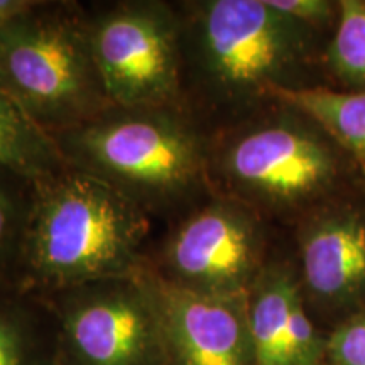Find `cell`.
<instances>
[{"label": "cell", "instance_id": "5b68a950", "mask_svg": "<svg viewBox=\"0 0 365 365\" xmlns=\"http://www.w3.org/2000/svg\"><path fill=\"white\" fill-rule=\"evenodd\" d=\"M0 61L7 93L51 135L113 108L76 7L41 2L4 27Z\"/></svg>", "mask_w": 365, "mask_h": 365}, {"label": "cell", "instance_id": "5bb4252c", "mask_svg": "<svg viewBox=\"0 0 365 365\" xmlns=\"http://www.w3.org/2000/svg\"><path fill=\"white\" fill-rule=\"evenodd\" d=\"M29 293L0 279V365H48V346Z\"/></svg>", "mask_w": 365, "mask_h": 365}, {"label": "cell", "instance_id": "9a60e30c", "mask_svg": "<svg viewBox=\"0 0 365 365\" xmlns=\"http://www.w3.org/2000/svg\"><path fill=\"white\" fill-rule=\"evenodd\" d=\"M333 88L365 91V0H340V17L325 51Z\"/></svg>", "mask_w": 365, "mask_h": 365}, {"label": "cell", "instance_id": "d6986e66", "mask_svg": "<svg viewBox=\"0 0 365 365\" xmlns=\"http://www.w3.org/2000/svg\"><path fill=\"white\" fill-rule=\"evenodd\" d=\"M39 0H0V31L39 6Z\"/></svg>", "mask_w": 365, "mask_h": 365}, {"label": "cell", "instance_id": "2e32d148", "mask_svg": "<svg viewBox=\"0 0 365 365\" xmlns=\"http://www.w3.org/2000/svg\"><path fill=\"white\" fill-rule=\"evenodd\" d=\"M36 182L0 170V279H14Z\"/></svg>", "mask_w": 365, "mask_h": 365}, {"label": "cell", "instance_id": "52a82bcc", "mask_svg": "<svg viewBox=\"0 0 365 365\" xmlns=\"http://www.w3.org/2000/svg\"><path fill=\"white\" fill-rule=\"evenodd\" d=\"M272 228L254 210L212 191L178 222L148 266L200 293L247 294L277 254Z\"/></svg>", "mask_w": 365, "mask_h": 365}, {"label": "cell", "instance_id": "4fadbf2b", "mask_svg": "<svg viewBox=\"0 0 365 365\" xmlns=\"http://www.w3.org/2000/svg\"><path fill=\"white\" fill-rule=\"evenodd\" d=\"M272 98L293 105L314 118L365 173V91L317 86L276 90Z\"/></svg>", "mask_w": 365, "mask_h": 365}, {"label": "cell", "instance_id": "3957f363", "mask_svg": "<svg viewBox=\"0 0 365 365\" xmlns=\"http://www.w3.org/2000/svg\"><path fill=\"white\" fill-rule=\"evenodd\" d=\"M150 215L112 186L68 166L36 182L12 282L63 291L148 266Z\"/></svg>", "mask_w": 365, "mask_h": 365}, {"label": "cell", "instance_id": "6da1fadb", "mask_svg": "<svg viewBox=\"0 0 365 365\" xmlns=\"http://www.w3.org/2000/svg\"><path fill=\"white\" fill-rule=\"evenodd\" d=\"M178 11L186 108L208 132L276 102V90L333 86L330 38L269 0H195Z\"/></svg>", "mask_w": 365, "mask_h": 365}, {"label": "cell", "instance_id": "30bf717a", "mask_svg": "<svg viewBox=\"0 0 365 365\" xmlns=\"http://www.w3.org/2000/svg\"><path fill=\"white\" fill-rule=\"evenodd\" d=\"M148 271L166 365H255L247 294L200 293Z\"/></svg>", "mask_w": 365, "mask_h": 365}, {"label": "cell", "instance_id": "ba28073f", "mask_svg": "<svg viewBox=\"0 0 365 365\" xmlns=\"http://www.w3.org/2000/svg\"><path fill=\"white\" fill-rule=\"evenodd\" d=\"M56 294L66 365H166L148 266Z\"/></svg>", "mask_w": 365, "mask_h": 365}, {"label": "cell", "instance_id": "9c48e42d", "mask_svg": "<svg viewBox=\"0 0 365 365\" xmlns=\"http://www.w3.org/2000/svg\"><path fill=\"white\" fill-rule=\"evenodd\" d=\"M307 309L327 333L365 313V186L314 210L291 228Z\"/></svg>", "mask_w": 365, "mask_h": 365}, {"label": "cell", "instance_id": "e0dca14e", "mask_svg": "<svg viewBox=\"0 0 365 365\" xmlns=\"http://www.w3.org/2000/svg\"><path fill=\"white\" fill-rule=\"evenodd\" d=\"M325 365H365V313L328 331Z\"/></svg>", "mask_w": 365, "mask_h": 365}, {"label": "cell", "instance_id": "7c38bea8", "mask_svg": "<svg viewBox=\"0 0 365 365\" xmlns=\"http://www.w3.org/2000/svg\"><path fill=\"white\" fill-rule=\"evenodd\" d=\"M66 168L53 135L11 95L0 91V170L39 182Z\"/></svg>", "mask_w": 365, "mask_h": 365}, {"label": "cell", "instance_id": "ffe728a7", "mask_svg": "<svg viewBox=\"0 0 365 365\" xmlns=\"http://www.w3.org/2000/svg\"><path fill=\"white\" fill-rule=\"evenodd\" d=\"M0 91H6V81H4V70H2V61H0ZM7 93V91H6Z\"/></svg>", "mask_w": 365, "mask_h": 365}, {"label": "cell", "instance_id": "7a4b0ae2", "mask_svg": "<svg viewBox=\"0 0 365 365\" xmlns=\"http://www.w3.org/2000/svg\"><path fill=\"white\" fill-rule=\"evenodd\" d=\"M215 193L293 228L314 210L365 186V173L314 118L286 102L208 134Z\"/></svg>", "mask_w": 365, "mask_h": 365}, {"label": "cell", "instance_id": "8992f818", "mask_svg": "<svg viewBox=\"0 0 365 365\" xmlns=\"http://www.w3.org/2000/svg\"><path fill=\"white\" fill-rule=\"evenodd\" d=\"M86 29L113 107L188 112L178 7L156 0L118 2L86 16Z\"/></svg>", "mask_w": 365, "mask_h": 365}, {"label": "cell", "instance_id": "ac0fdd59", "mask_svg": "<svg viewBox=\"0 0 365 365\" xmlns=\"http://www.w3.org/2000/svg\"><path fill=\"white\" fill-rule=\"evenodd\" d=\"M269 4L327 38H331L340 17V0H269Z\"/></svg>", "mask_w": 365, "mask_h": 365}, {"label": "cell", "instance_id": "8fae6325", "mask_svg": "<svg viewBox=\"0 0 365 365\" xmlns=\"http://www.w3.org/2000/svg\"><path fill=\"white\" fill-rule=\"evenodd\" d=\"M298 294L293 257L276 254L247 293L255 365H294L289 318Z\"/></svg>", "mask_w": 365, "mask_h": 365}, {"label": "cell", "instance_id": "277c9868", "mask_svg": "<svg viewBox=\"0 0 365 365\" xmlns=\"http://www.w3.org/2000/svg\"><path fill=\"white\" fill-rule=\"evenodd\" d=\"M208 134L190 112L113 107L53 139L68 166L153 215L191 210L212 193Z\"/></svg>", "mask_w": 365, "mask_h": 365}]
</instances>
